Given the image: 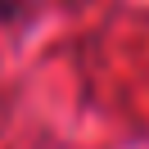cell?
<instances>
[{
    "instance_id": "6da1fadb",
    "label": "cell",
    "mask_w": 149,
    "mask_h": 149,
    "mask_svg": "<svg viewBox=\"0 0 149 149\" xmlns=\"http://www.w3.org/2000/svg\"><path fill=\"white\" fill-rule=\"evenodd\" d=\"M23 9H27V0H0V27H5V23H14Z\"/></svg>"
}]
</instances>
